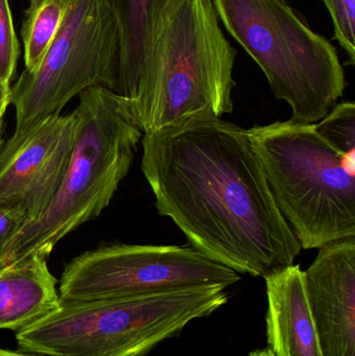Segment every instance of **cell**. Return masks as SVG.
<instances>
[{"mask_svg":"<svg viewBox=\"0 0 355 356\" xmlns=\"http://www.w3.org/2000/svg\"><path fill=\"white\" fill-rule=\"evenodd\" d=\"M229 35L258 65L291 122L324 118L343 95L345 72L331 41L315 33L287 0H212Z\"/></svg>","mask_w":355,"mask_h":356,"instance_id":"8992f818","label":"cell"},{"mask_svg":"<svg viewBox=\"0 0 355 356\" xmlns=\"http://www.w3.org/2000/svg\"><path fill=\"white\" fill-rule=\"evenodd\" d=\"M20 56V46L13 23L8 0H0V79L10 86L17 62Z\"/></svg>","mask_w":355,"mask_h":356,"instance_id":"2e32d148","label":"cell"},{"mask_svg":"<svg viewBox=\"0 0 355 356\" xmlns=\"http://www.w3.org/2000/svg\"><path fill=\"white\" fill-rule=\"evenodd\" d=\"M318 133L344 154H355V106L354 102L336 104L331 112L315 123Z\"/></svg>","mask_w":355,"mask_h":356,"instance_id":"9a60e30c","label":"cell"},{"mask_svg":"<svg viewBox=\"0 0 355 356\" xmlns=\"http://www.w3.org/2000/svg\"><path fill=\"white\" fill-rule=\"evenodd\" d=\"M116 21L120 39L118 94L131 99L137 91L143 62L144 37L152 0H104Z\"/></svg>","mask_w":355,"mask_h":356,"instance_id":"4fadbf2b","label":"cell"},{"mask_svg":"<svg viewBox=\"0 0 355 356\" xmlns=\"http://www.w3.org/2000/svg\"><path fill=\"white\" fill-rule=\"evenodd\" d=\"M72 0H31L21 29L24 70L39 66L58 35Z\"/></svg>","mask_w":355,"mask_h":356,"instance_id":"5bb4252c","label":"cell"},{"mask_svg":"<svg viewBox=\"0 0 355 356\" xmlns=\"http://www.w3.org/2000/svg\"><path fill=\"white\" fill-rule=\"evenodd\" d=\"M239 273L191 246L102 244L67 264L60 300L93 301L204 286L227 289Z\"/></svg>","mask_w":355,"mask_h":356,"instance_id":"ba28073f","label":"cell"},{"mask_svg":"<svg viewBox=\"0 0 355 356\" xmlns=\"http://www.w3.org/2000/svg\"><path fill=\"white\" fill-rule=\"evenodd\" d=\"M58 280L35 254L0 270V330H28L60 307Z\"/></svg>","mask_w":355,"mask_h":356,"instance_id":"7c38bea8","label":"cell"},{"mask_svg":"<svg viewBox=\"0 0 355 356\" xmlns=\"http://www.w3.org/2000/svg\"><path fill=\"white\" fill-rule=\"evenodd\" d=\"M273 199L304 249L355 238V154H344L315 123L247 129Z\"/></svg>","mask_w":355,"mask_h":356,"instance_id":"277c9868","label":"cell"},{"mask_svg":"<svg viewBox=\"0 0 355 356\" xmlns=\"http://www.w3.org/2000/svg\"><path fill=\"white\" fill-rule=\"evenodd\" d=\"M229 300L222 286L93 301H63L16 334L22 353L43 356H143Z\"/></svg>","mask_w":355,"mask_h":356,"instance_id":"5b68a950","label":"cell"},{"mask_svg":"<svg viewBox=\"0 0 355 356\" xmlns=\"http://www.w3.org/2000/svg\"><path fill=\"white\" fill-rule=\"evenodd\" d=\"M10 86L6 85L0 79V108L10 106Z\"/></svg>","mask_w":355,"mask_h":356,"instance_id":"d6986e66","label":"cell"},{"mask_svg":"<svg viewBox=\"0 0 355 356\" xmlns=\"http://www.w3.org/2000/svg\"><path fill=\"white\" fill-rule=\"evenodd\" d=\"M267 337L274 356H322L299 265L265 278Z\"/></svg>","mask_w":355,"mask_h":356,"instance_id":"8fae6325","label":"cell"},{"mask_svg":"<svg viewBox=\"0 0 355 356\" xmlns=\"http://www.w3.org/2000/svg\"><path fill=\"white\" fill-rule=\"evenodd\" d=\"M79 124L74 110L13 134L0 148V205L20 209L27 223L44 213L66 172Z\"/></svg>","mask_w":355,"mask_h":356,"instance_id":"9c48e42d","label":"cell"},{"mask_svg":"<svg viewBox=\"0 0 355 356\" xmlns=\"http://www.w3.org/2000/svg\"><path fill=\"white\" fill-rule=\"evenodd\" d=\"M0 356H43L31 355V353H16V351L6 350V349L0 348Z\"/></svg>","mask_w":355,"mask_h":356,"instance_id":"ffe728a7","label":"cell"},{"mask_svg":"<svg viewBox=\"0 0 355 356\" xmlns=\"http://www.w3.org/2000/svg\"><path fill=\"white\" fill-rule=\"evenodd\" d=\"M236 56L212 0H152L137 91L124 97L143 135L231 114Z\"/></svg>","mask_w":355,"mask_h":356,"instance_id":"7a4b0ae2","label":"cell"},{"mask_svg":"<svg viewBox=\"0 0 355 356\" xmlns=\"http://www.w3.org/2000/svg\"><path fill=\"white\" fill-rule=\"evenodd\" d=\"M6 108H8V106H2V108H0V111L6 110Z\"/></svg>","mask_w":355,"mask_h":356,"instance_id":"603a6c76","label":"cell"},{"mask_svg":"<svg viewBox=\"0 0 355 356\" xmlns=\"http://www.w3.org/2000/svg\"><path fill=\"white\" fill-rule=\"evenodd\" d=\"M333 19L335 35L349 58L348 65L355 64V0H322Z\"/></svg>","mask_w":355,"mask_h":356,"instance_id":"e0dca14e","label":"cell"},{"mask_svg":"<svg viewBox=\"0 0 355 356\" xmlns=\"http://www.w3.org/2000/svg\"><path fill=\"white\" fill-rule=\"evenodd\" d=\"M249 356H274L272 355V353H271L269 349H267V350H258V351H254V353H250Z\"/></svg>","mask_w":355,"mask_h":356,"instance_id":"7402d4cb","label":"cell"},{"mask_svg":"<svg viewBox=\"0 0 355 356\" xmlns=\"http://www.w3.org/2000/svg\"><path fill=\"white\" fill-rule=\"evenodd\" d=\"M141 169L160 215L191 247L237 273L266 278L302 246L273 199L247 129L192 117L142 138Z\"/></svg>","mask_w":355,"mask_h":356,"instance_id":"6da1fadb","label":"cell"},{"mask_svg":"<svg viewBox=\"0 0 355 356\" xmlns=\"http://www.w3.org/2000/svg\"><path fill=\"white\" fill-rule=\"evenodd\" d=\"M79 96V131L66 172L47 209L15 238L8 265L35 254L47 259L60 240L108 207L131 170L143 133L126 99L101 87Z\"/></svg>","mask_w":355,"mask_h":356,"instance_id":"3957f363","label":"cell"},{"mask_svg":"<svg viewBox=\"0 0 355 356\" xmlns=\"http://www.w3.org/2000/svg\"><path fill=\"white\" fill-rule=\"evenodd\" d=\"M26 223L20 209L0 205V270L8 266L13 242Z\"/></svg>","mask_w":355,"mask_h":356,"instance_id":"ac0fdd59","label":"cell"},{"mask_svg":"<svg viewBox=\"0 0 355 356\" xmlns=\"http://www.w3.org/2000/svg\"><path fill=\"white\" fill-rule=\"evenodd\" d=\"M120 39L104 0H72L62 26L39 66L23 70L10 86L14 133L60 114L66 104L90 88L118 93Z\"/></svg>","mask_w":355,"mask_h":356,"instance_id":"52a82bcc","label":"cell"},{"mask_svg":"<svg viewBox=\"0 0 355 356\" xmlns=\"http://www.w3.org/2000/svg\"><path fill=\"white\" fill-rule=\"evenodd\" d=\"M6 110L0 111V148L3 145V123H4V114Z\"/></svg>","mask_w":355,"mask_h":356,"instance_id":"44dd1931","label":"cell"},{"mask_svg":"<svg viewBox=\"0 0 355 356\" xmlns=\"http://www.w3.org/2000/svg\"><path fill=\"white\" fill-rule=\"evenodd\" d=\"M304 284L322 356H355V238L319 248Z\"/></svg>","mask_w":355,"mask_h":356,"instance_id":"30bf717a","label":"cell"}]
</instances>
